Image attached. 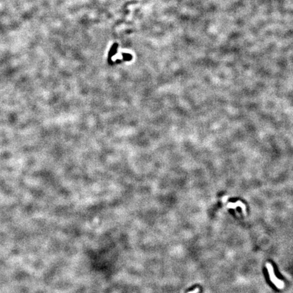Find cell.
Wrapping results in <instances>:
<instances>
[{
    "instance_id": "obj_1",
    "label": "cell",
    "mask_w": 293,
    "mask_h": 293,
    "mask_svg": "<svg viewBox=\"0 0 293 293\" xmlns=\"http://www.w3.org/2000/svg\"><path fill=\"white\" fill-rule=\"evenodd\" d=\"M267 268H268L269 272V275H270L271 280H272L273 283L275 284L276 286H278V287L280 288H282V287H283V286H284L283 283H282L281 281L278 280V279H276V278H275V276H274V271H273V268H272V267L270 265L267 264Z\"/></svg>"
},
{
    "instance_id": "obj_2",
    "label": "cell",
    "mask_w": 293,
    "mask_h": 293,
    "mask_svg": "<svg viewBox=\"0 0 293 293\" xmlns=\"http://www.w3.org/2000/svg\"><path fill=\"white\" fill-rule=\"evenodd\" d=\"M198 290H199V289L198 288H197L196 290H195L194 292H189V293H197V292H198Z\"/></svg>"
}]
</instances>
